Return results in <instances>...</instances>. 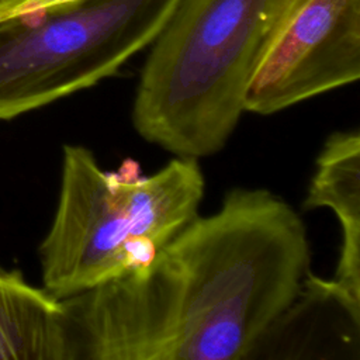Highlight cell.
<instances>
[{"label":"cell","instance_id":"obj_1","mask_svg":"<svg viewBox=\"0 0 360 360\" xmlns=\"http://www.w3.org/2000/svg\"><path fill=\"white\" fill-rule=\"evenodd\" d=\"M309 242L294 208L233 188L152 263L65 298L77 360H245L298 292Z\"/></svg>","mask_w":360,"mask_h":360},{"label":"cell","instance_id":"obj_2","mask_svg":"<svg viewBox=\"0 0 360 360\" xmlns=\"http://www.w3.org/2000/svg\"><path fill=\"white\" fill-rule=\"evenodd\" d=\"M205 180L198 159L176 156L142 176L127 158L103 170L83 145H65L56 211L39 245L44 288L59 300L148 267L197 217Z\"/></svg>","mask_w":360,"mask_h":360},{"label":"cell","instance_id":"obj_3","mask_svg":"<svg viewBox=\"0 0 360 360\" xmlns=\"http://www.w3.org/2000/svg\"><path fill=\"white\" fill-rule=\"evenodd\" d=\"M270 0H179L149 44L132 104L148 142L181 158L219 152L245 112Z\"/></svg>","mask_w":360,"mask_h":360},{"label":"cell","instance_id":"obj_4","mask_svg":"<svg viewBox=\"0 0 360 360\" xmlns=\"http://www.w3.org/2000/svg\"><path fill=\"white\" fill-rule=\"evenodd\" d=\"M179 0H59L0 18V121L114 76Z\"/></svg>","mask_w":360,"mask_h":360},{"label":"cell","instance_id":"obj_5","mask_svg":"<svg viewBox=\"0 0 360 360\" xmlns=\"http://www.w3.org/2000/svg\"><path fill=\"white\" fill-rule=\"evenodd\" d=\"M360 77V0H270L245 111L271 115Z\"/></svg>","mask_w":360,"mask_h":360},{"label":"cell","instance_id":"obj_6","mask_svg":"<svg viewBox=\"0 0 360 360\" xmlns=\"http://www.w3.org/2000/svg\"><path fill=\"white\" fill-rule=\"evenodd\" d=\"M248 359L360 360V297L308 271Z\"/></svg>","mask_w":360,"mask_h":360},{"label":"cell","instance_id":"obj_7","mask_svg":"<svg viewBox=\"0 0 360 360\" xmlns=\"http://www.w3.org/2000/svg\"><path fill=\"white\" fill-rule=\"evenodd\" d=\"M0 360H77L63 300L1 266Z\"/></svg>","mask_w":360,"mask_h":360},{"label":"cell","instance_id":"obj_8","mask_svg":"<svg viewBox=\"0 0 360 360\" xmlns=\"http://www.w3.org/2000/svg\"><path fill=\"white\" fill-rule=\"evenodd\" d=\"M315 166L302 207L329 208L338 217L342 248L333 278L360 297V132L330 134Z\"/></svg>","mask_w":360,"mask_h":360},{"label":"cell","instance_id":"obj_9","mask_svg":"<svg viewBox=\"0 0 360 360\" xmlns=\"http://www.w3.org/2000/svg\"><path fill=\"white\" fill-rule=\"evenodd\" d=\"M46 0H0V18L15 14L24 8L41 4Z\"/></svg>","mask_w":360,"mask_h":360}]
</instances>
